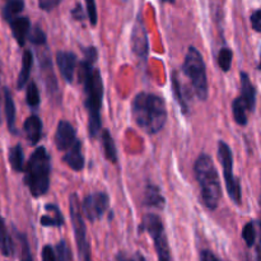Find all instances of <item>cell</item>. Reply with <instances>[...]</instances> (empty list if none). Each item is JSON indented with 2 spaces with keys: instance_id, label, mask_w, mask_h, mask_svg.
I'll list each match as a JSON object with an SVG mask.
<instances>
[{
  "instance_id": "f1b7e54d",
  "label": "cell",
  "mask_w": 261,
  "mask_h": 261,
  "mask_svg": "<svg viewBox=\"0 0 261 261\" xmlns=\"http://www.w3.org/2000/svg\"><path fill=\"white\" fill-rule=\"evenodd\" d=\"M55 252L58 261H71V251L70 249H69L65 240H61V241L56 245Z\"/></svg>"
},
{
  "instance_id": "60d3db41",
  "label": "cell",
  "mask_w": 261,
  "mask_h": 261,
  "mask_svg": "<svg viewBox=\"0 0 261 261\" xmlns=\"http://www.w3.org/2000/svg\"><path fill=\"white\" fill-rule=\"evenodd\" d=\"M259 69L261 70V55H260V64H259Z\"/></svg>"
},
{
  "instance_id": "cb8c5ba5",
  "label": "cell",
  "mask_w": 261,
  "mask_h": 261,
  "mask_svg": "<svg viewBox=\"0 0 261 261\" xmlns=\"http://www.w3.org/2000/svg\"><path fill=\"white\" fill-rule=\"evenodd\" d=\"M24 8V3L22 0H10V2L5 3V5L3 7V17L7 22H12L17 18V15Z\"/></svg>"
},
{
  "instance_id": "836d02e7",
  "label": "cell",
  "mask_w": 261,
  "mask_h": 261,
  "mask_svg": "<svg viewBox=\"0 0 261 261\" xmlns=\"http://www.w3.org/2000/svg\"><path fill=\"white\" fill-rule=\"evenodd\" d=\"M41 257H42V261H58L55 250H54L50 245L43 246L42 252H41Z\"/></svg>"
},
{
  "instance_id": "e575fe53",
  "label": "cell",
  "mask_w": 261,
  "mask_h": 261,
  "mask_svg": "<svg viewBox=\"0 0 261 261\" xmlns=\"http://www.w3.org/2000/svg\"><path fill=\"white\" fill-rule=\"evenodd\" d=\"M251 25L256 32H261V9H256L251 14Z\"/></svg>"
},
{
  "instance_id": "3957f363",
  "label": "cell",
  "mask_w": 261,
  "mask_h": 261,
  "mask_svg": "<svg viewBox=\"0 0 261 261\" xmlns=\"http://www.w3.org/2000/svg\"><path fill=\"white\" fill-rule=\"evenodd\" d=\"M195 178L199 184L201 200L209 211H216L222 198L221 180L213 161L205 153H201L194 165Z\"/></svg>"
},
{
  "instance_id": "5bb4252c",
  "label": "cell",
  "mask_w": 261,
  "mask_h": 261,
  "mask_svg": "<svg viewBox=\"0 0 261 261\" xmlns=\"http://www.w3.org/2000/svg\"><path fill=\"white\" fill-rule=\"evenodd\" d=\"M14 38L17 40L18 45L24 46L25 40L31 32V22L27 17H17L14 20L9 23Z\"/></svg>"
},
{
  "instance_id": "f35d334b",
  "label": "cell",
  "mask_w": 261,
  "mask_h": 261,
  "mask_svg": "<svg viewBox=\"0 0 261 261\" xmlns=\"http://www.w3.org/2000/svg\"><path fill=\"white\" fill-rule=\"evenodd\" d=\"M117 261H135V259H130V257H126L125 255L120 254L119 256H117Z\"/></svg>"
},
{
  "instance_id": "ffe728a7",
  "label": "cell",
  "mask_w": 261,
  "mask_h": 261,
  "mask_svg": "<svg viewBox=\"0 0 261 261\" xmlns=\"http://www.w3.org/2000/svg\"><path fill=\"white\" fill-rule=\"evenodd\" d=\"M4 107H5V116H7L8 127L10 132L15 133V105L13 101L12 93L8 88H4Z\"/></svg>"
},
{
  "instance_id": "d590c367",
  "label": "cell",
  "mask_w": 261,
  "mask_h": 261,
  "mask_svg": "<svg viewBox=\"0 0 261 261\" xmlns=\"http://www.w3.org/2000/svg\"><path fill=\"white\" fill-rule=\"evenodd\" d=\"M71 15H73L74 19L79 20V22H82V20L84 19V17H86V14H84V10H83V7H82L81 3H76L75 7L71 9Z\"/></svg>"
},
{
  "instance_id": "b9f144b4",
  "label": "cell",
  "mask_w": 261,
  "mask_h": 261,
  "mask_svg": "<svg viewBox=\"0 0 261 261\" xmlns=\"http://www.w3.org/2000/svg\"><path fill=\"white\" fill-rule=\"evenodd\" d=\"M260 208H261V194H260Z\"/></svg>"
},
{
  "instance_id": "6da1fadb",
  "label": "cell",
  "mask_w": 261,
  "mask_h": 261,
  "mask_svg": "<svg viewBox=\"0 0 261 261\" xmlns=\"http://www.w3.org/2000/svg\"><path fill=\"white\" fill-rule=\"evenodd\" d=\"M97 60L96 47L84 48V59L81 61L79 78L84 87V105L88 111L89 137L97 138L101 132V106L103 97V83L101 71L94 66Z\"/></svg>"
},
{
  "instance_id": "8fae6325",
  "label": "cell",
  "mask_w": 261,
  "mask_h": 261,
  "mask_svg": "<svg viewBox=\"0 0 261 261\" xmlns=\"http://www.w3.org/2000/svg\"><path fill=\"white\" fill-rule=\"evenodd\" d=\"M75 130L70 122L61 120L59 121L55 133V144L59 150H66L68 152L76 142Z\"/></svg>"
},
{
  "instance_id": "5b68a950",
  "label": "cell",
  "mask_w": 261,
  "mask_h": 261,
  "mask_svg": "<svg viewBox=\"0 0 261 261\" xmlns=\"http://www.w3.org/2000/svg\"><path fill=\"white\" fill-rule=\"evenodd\" d=\"M182 70L190 81L198 98L205 101L208 98V78H206L205 63H204L200 51L194 46H190L186 53Z\"/></svg>"
},
{
  "instance_id": "9a60e30c",
  "label": "cell",
  "mask_w": 261,
  "mask_h": 261,
  "mask_svg": "<svg viewBox=\"0 0 261 261\" xmlns=\"http://www.w3.org/2000/svg\"><path fill=\"white\" fill-rule=\"evenodd\" d=\"M64 162L73 171H82L84 167V157L82 153V142L76 140L75 144L64 154Z\"/></svg>"
},
{
  "instance_id": "277c9868",
  "label": "cell",
  "mask_w": 261,
  "mask_h": 261,
  "mask_svg": "<svg viewBox=\"0 0 261 261\" xmlns=\"http://www.w3.org/2000/svg\"><path fill=\"white\" fill-rule=\"evenodd\" d=\"M51 161L43 147H38L31 155L25 167L24 182L35 198L45 195L50 188Z\"/></svg>"
},
{
  "instance_id": "8d00e7d4",
  "label": "cell",
  "mask_w": 261,
  "mask_h": 261,
  "mask_svg": "<svg viewBox=\"0 0 261 261\" xmlns=\"http://www.w3.org/2000/svg\"><path fill=\"white\" fill-rule=\"evenodd\" d=\"M59 4H60V0H41V2L38 3L41 9L46 10V12H50L53 8L58 7Z\"/></svg>"
},
{
  "instance_id": "7402d4cb",
  "label": "cell",
  "mask_w": 261,
  "mask_h": 261,
  "mask_svg": "<svg viewBox=\"0 0 261 261\" xmlns=\"http://www.w3.org/2000/svg\"><path fill=\"white\" fill-rule=\"evenodd\" d=\"M0 251L4 256H12L13 252H14L12 239L8 233L7 226H5V222L2 217H0Z\"/></svg>"
},
{
  "instance_id": "f546056e",
  "label": "cell",
  "mask_w": 261,
  "mask_h": 261,
  "mask_svg": "<svg viewBox=\"0 0 261 261\" xmlns=\"http://www.w3.org/2000/svg\"><path fill=\"white\" fill-rule=\"evenodd\" d=\"M28 38H30L31 42L35 43V45H45L46 43L45 32H43L38 25H36V27L31 31L30 35H28Z\"/></svg>"
},
{
  "instance_id": "e0dca14e",
  "label": "cell",
  "mask_w": 261,
  "mask_h": 261,
  "mask_svg": "<svg viewBox=\"0 0 261 261\" xmlns=\"http://www.w3.org/2000/svg\"><path fill=\"white\" fill-rule=\"evenodd\" d=\"M32 64H33L32 53H31L30 50H25L24 53H23L22 66H20L19 75H18V83H17L18 89H22L23 87L27 84L28 79H30V74H31V69H32Z\"/></svg>"
},
{
  "instance_id": "74e56055",
  "label": "cell",
  "mask_w": 261,
  "mask_h": 261,
  "mask_svg": "<svg viewBox=\"0 0 261 261\" xmlns=\"http://www.w3.org/2000/svg\"><path fill=\"white\" fill-rule=\"evenodd\" d=\"M200 261H219L218 257L211 250H203L200 252Z\"/></svg>"
},
{
  "instance_id": "1f68e13d",
  "label": "cell",
  "mask_w": 261,
  "mask_h": 261,
  "mask_svg": "<svg viewBox=\"0 0 261 261\" xmlns=\"http://www.w3.org/2000/svg\"><path fill=\"white\" fill-rule=\"evenodd\" d=\"M87 5V14H88V19L92 25L97 24V9H96V3L93 0H88L86 3Z\"/></svg>"
},
{
  "instance_id": "d6a6232c",
  "label": "cell",
  "mask_w": 261,
  "mask_h": 261,
  "mask_svg": "<svg viewBox=\"0 0 261 261\" xmlns=\"http://www.w3.org/2000/svg\"><path fill=\"white\" fill-rule=\"evenodd\" d=\"M19 239L20 242H22V257H20V261H33L32 255H31L30 246H28V242L27 240H25V237L20 234Z\"/></svg>"
},
{
  "instance_id": "484cf974",
  "label": "cell",
  "mask_w": 261,
  "mask_h": 261,
  "mask_svg": "<svg viewBox=\"0 0 261 261\" xmlns=\"http://www.w3.org/2000/svg\"><path fill=\"white\" fill-rule=\"evenodd\" d=\"M232 59H233V53L231 48L223 47L221 48L218 54V65L223 71H228L232 65Z\"/></svg>"
},
{
  "instance_id": "44dd1931",
  "label": "cell",
  "mask_w": 261,
  "mask_h": 261,
  "mask_svg": "<svg viewBox=\"0 0 261 261\" xmlns=\"http://www.w3.org/2000/svg\"><path fill=\"white\" fill-rule=\"evenodd\" d=\"M101 140H102V145H103V150H105V155H106V158L111 163H116L117 162L116 145H115L114 139H112L111 134H110V132L107 129H105L103 132H102Z\"/></svg>"
},
{
  "instance_id": "2e32d148",
  "label": "cell",
  "mask_w": 261,
  "mask_h": 261,
  "mask_svg": "<svg viewBox=\"0 0 261 261\" xmlns=\"http://www.w3.org/2000/svg\"><path fill=\"white\" fill-rule=\"evenodd\" d=\"M241 76V98L246 102L247 107H249V112H252L255 110V105H256V89L252 86L251 81H250L249 75L245 71L240 74Z\"/></svg>"
},
{
  "instance_id": "4fadbf2b",
  "label": "cell",
  "mask_w": 261,
  "mask_h": 261,
  "mask_svg": "<svg viewBox=\"0 0 261 261\" xmlns=\"http://www.w3.org/2000/svg\"><path fill=\"white\" fill-rule=\"evenodd\" d=\"M23 129H24L25 138L31 145H35L40 142L41 137H42V122H41L40 117L36 115L28 117L24 121Z\"/></svg>"
},
{
  "instance_id": "ba28073f",
  "label": "cell",
  "mask_w": 261,
  "mask_h": 261,
  "mask_svg": "<svg viewBox=\"0 0 261 261\" xmlns=\"http://www.w3.org/2000/svg\"><path fill=\"white\" fill-rule=\"evenodd\" d=\"M218 158L223 168L224 182H226L227 193L234 204H241V185L236 176L233 175V154L226 142H219L218 144Z\"/></svg>"
},
{
  "instance_id": "d4e9b609",
  "label": "cell",
  "mask_w": 261,
  "mask_h": 261,
  "mask_svg": "<svg viewBox=\"0 0 261 261\" xmlns=\"http://www.w3.org/2000/svg\"><path fill=\"white\" fill-rule=\"evenodd\" d=\"M9 162L15 172H22L24 170V155H23V149L19 144L10 148Z\"/></svg>"
},
{
  "instance_id": "d6986e66",
  "label": "cell",
  "mask_w": 261,
  "mask_h": 261,
  "mask_svg": "<svg viewBox=\"0 0 261 261\" xmlns=\"http://www.w3.org/2000/svg\"><path fill=\"white\" fill-rule=\"evenodd\" d=\"M45 209L47 212H53V216H42L41 217V224L43 227H63L64 224V218L61 216V212L59 209L58 205H54V204H47L45 206Z\"/></svg>"
},
{
  "instance_id": "8992f818",
  "label": "cell",
  "mask_w": 261,
  "mask_h": 261,
  "mask_svg": "<svg viewBox=\"0 0 261 261\" xmlns=\"http://www.w3.org/2000/svg\"><path fill=\"white\" fill-rule=\"evenodd\" d=\"M140 232H148L153 239L158 261H173L163 222L160 217L155 214H145L140 224Z\"/></svg>"
},
{
  "instance_id": "9c48e42d",
  "label": "cell",
  "mask_w": 261,
  "mask_h": 261,
  "mask_svg": "<svg viewBox=\"0 0 261 261\" xmlns=\"http://www.w3.org/2000/svg\"><path fill=\"white\" fill-rule=\"evenodd\" d=\"M110 199L105 193H94L87 195L82 203V212L87 219L91 222L98 221L102 218L105 212L109 209Z\"/></svg>"
},
{
  "instance_id": "4316f807",
  "label": "cell",
  "mask_w": 261,
  "mask_h": 261,
  "mask_svg": "<svg viewBox=\"0 0 261 261\" xmlns=\"http://www.w3.org/2000/svg\"><path fill=\"white\" fill-rule=\"evenodd\" d=\"M25 99H27L28 106L33 107V109L40 105V93H38V88L35 82H30V84H28Z\"/></svg>"
},
{
  "instance_id": "30bf717a",
  "label": "cell",
  "mask_w": 261,
  "mask_h": 261,
  "mask_svg": "<svg viewBox=\"0 0 261 261\" xmlns=\"http://www.w3.org/2000/svg\"><path fill=\"white\" fill-rule=\"evenodd\" d=\"M132 48L134 51L135 55L142 60H145L148 55V35L147 28H145L144 20H143L142 15H138V19L135 20V24L133 27L132 32Z\"/></svg>"
},
{
  "instance_id": "603a6c76",
  "label": "cell",
  "mask_w": 261,
  "mask_h": 261,
  "mask_svg": "<svg viewBox=\"0 0 261 261\" xmlns=\"http://www.w3.org/2000/svg\"><path fill=\"white\" fill-rule=\"evenodd\" d=\"M232 111H233V117L236 122L241 126H245L247 124V112H249V107H247L246 102L237 97L232 103Z\"/></svg>"
},
{
  "instance_id": "ac0fdd59",
  "label": "cell",
  "mask_w": 261,
  "mask_h": 261,
  "mask_svg": "<svg viewBox=\"0 0 261 261\" xmlns=\"http://www.w3.org/2000/svg\"><path fill=\"white\" fill-rule=\"evenodd\" d=\"M165 198L161 194L160 189L154 185H148L144 194V205L152 206V208L162 209L165 206Z\"/></svg>"
},
{
  "instance_id": "52a82bcc",
  "label": "cell",
  "mask_w": 261,
  "mask_h": 261,
  "mask_svg": "<svg viewBox=\"0 0 261 261\" xmlns=\"http://www.w3.org/2000/svg\"><path fill=\"white\" fill-rule=\"evenodd\" d=\"M69 209H70L71 223H73L74 234H75L76 249H78L79 260L92 261L91 245L87 240V228L82 216V206L76 194H71L69 198Z\"/></svg>"
},
{
  "instance_id": "7a4b0ae2",
  "label": "cell",
  "mask_w": 261,
  "mask_h": 261,
  "mask_svg": "<svg viewBox=\"0 0 261 261\" xmlns=\"http://www.w3.org/2000/svg\"><path fill=\"white\" fill-rule=\"evenodd\" d=\"M133 119L147 134H157L167 121V109L165 99L157 94L140 92L132 105Z\"/></svg>"
},
{
  "instance_id": "4dcf8cb0",
  "label": "cell",
  "mask_w": 261,
  "mask_h": 261,
  "mask_svg": "<svg viewBox=\"0 0 261 261\" xmlns=\"http://www.w3.org/2000/svg\"><path fill=\"white\" fill-rule=\"evenodd\" d=\"M172 79H173V91H175L176 98H177L178 103H180L181 109L184 110V112H185V114H188V106H186V102H185V99H184L182 92H181V86H180V83H178L177 75H176V74H173Z\"/></svg>"
},
{
  "instance_id": "7c38bea8",
  "label": "cell",
  "mask_w": 261,
  "mask_h": 261,
  "mask_svg": "<svg viewBox=\"0 0 261 261\" xmlns=\"http://www.w3.org/2000/svg\"><path fill=\"white\" fill-rule=\"evenodd\" d=\"M56 63H58L63 78L68 83H71L74 81V74H75V68L78 64V58L75 54L70 53V51H58Z\"/></svg>"
},
{
  "instance_id": "83f0119b",
  "label": "cell",
  "mask_w": 261,
  "mask_h": 261,
  "mask_svg": "<svg viewBox=\"0 0 261 261\" xmlns=\"http://www.w3.org/2000/svg\"><path fill=\"white\" fill-rule=\"evenodd\" d=\"M242 237H244L247 247L254 246L255 241H256V229H255L254 222H249V223L244 227V231H242Z\"/></svg>"
},
{
  "instance_id": "ab89813d",
  "label": "cell",
  "mask_w": 261,
  "mask_h": 261,
  "mask_svg": "<svg viewBox=\"0 0 261 261\" xmlns=\"http://www.w3.org/2000/svg\"><path fill=\"white\" fill-rule=\"evenodd\" d=\"M134 259H135V261H147V260H145V257L143 256L142 254H139V252H138V254L135 255Z\"/></svg>"
}]
</instances>
